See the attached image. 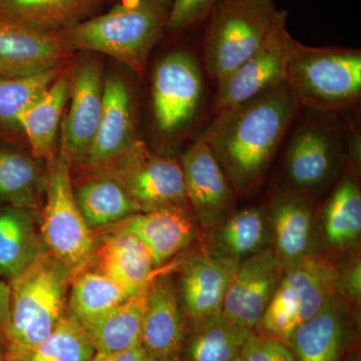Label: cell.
I'll use <instances>...</instances> for the list:
<instances>
[{"label":"cell","mask_w":361,"mask_h":361,"mask_svg":"<svg viewBox=\"0 0 361 361\" xmlns=\"http://www.w3.org/2000/svg\"><path fill=\"white\" fill-rule=\"evenodd\" d=\"M300 106L284 82L216 114L201 139L217 157L237 195L260 184Z\"/></svg>","instance_id":"6da1fadb"},{"label":"cell","mask_w":361,"mask_h":361,"mask_svg":"<svg viewBox=\"0 0 361 361\" xmlns=\"http://www.w3.org/2000/svg\"><path fill=\"white\" fill-rule=\"evenodd\" d=\"M172 0H120L108 13L59 32L73 51L108 54L142 77L161 39Z\"/></svg>","instance_id":"7a4b0ae2"},{"label":"cell","mask_w":361,"mask_h":361,"mask_svg":"<svg viewBox=\"0 0 361 361\" xmlns=\"http://www.w3.org/2000/svg\"><path fill=\"white\" fill-rule=\"evenodd\" d=\"M71 279V271L45 250L9 282L7 355L32 348L51 336L66 314Z\"/></svg>","instance_id":"3957f363"},{"label":"cell","mask_w":361,"mask_h":361,"mask_svg":"<svg viewBox=\"0 0 361 361\" xmlns=\"http://www.w3.org/2000/svg\"><path fill=\"white\" fill-rule=\"evenodd\" d=\"M285 82L308 110L338 113L361 97V51L308 47L292 39Z\"/></svg>","instance_id":"277c9868"},{"label":"cell","mask_w":361,"mask_h":361,"mask_svg":"<svg viewBox=\"0 0 361 361\" xmlns=\"http://www.w3.org/2000/svg\"><path fill=\"white\" fill-rule=\"evenodd\" d=\"M310 111L288 142L276 189L315 197L345 167L346 149L336 114Z\"/></svg>","instance_id":"5b68a950"},{"label":"cell","mask_w":361,"mask_h":361,"mask_svg":"<svg viewBox=\"0 0 361 361\" xmlns=\"http://www.w3.org/2000/svg\"><path fill=\"white\" fill-rule=\"evenodd\" d=\"M280 9L274 0H216L205 33L206 68L220 82L257 51Z\"/></svg>","instance_id":"8992f818"},{"label":"cell","mask_w":361,"mask_h":361,"mask_svg":"<svg viewBox=\"0 0 361 361\" xmlns=\"http://www.w3.org/2000/svg\"><path fill=\"white\" fill-rule=\"evenodd\" d=\"M49 165L40 235L47 251L73 277L90 265L96 249V235L75 202L68 157L59 149Z\"/></svg>","instance_id":"52a82bcc"},{"label":"cell","mask_w":361,"mask_h":361,"mask_svg":"<svg viewBox=\"0 0 361 361\" xmlns=\"http://www.w3.org/2000/svg\"><path fill=\"white\" fill-rule=\"evenodd\" d=\"M92 169L118 180L141 212L190 206L179 161L155 153L141 140H135L113 160Z\"/></svg>","instance_id":"ba28073f"},{"label":"cell","mask_w":361,"mask_h":361,"mask_svg":"<svg viewBox=\"0 0 361 361\" xmlns=\"http://www.w3.org/2000/svg\"><path fill=\"white\" fill-rule=\"evenodd\" d=\"M287 16L286 11H279L269 35L257 51L218 82L215 114L250 101L285 82L293 39L287 30Z\"/></svg>","instance_id":"9c48e42d"},{"label":"cell","mask_w":361,"mask_h":361,"mask_svg":"<svg viewBox=\"0 0 361 361\" xmlns=\"http://www.w3.org/2000/svg\"><path fill=\"white\" fill-rule=\"evenodd\" d=\"M203 97V78L191 52H170L157 63L153 75V108L157 127L172 135L191 125Z\"/></svg>","instance_id":"30bf717a"},{"label":"cell","mask_w":361,"mask_h":361,"mask_svg":"<svg viewBox=\"0 0 361 361\" xmlns=\"http://www.w3.org/2000/svg\"><path fill=\"white\" fill-rule=\"evenodd\" d=\"M188 202L201 234L215 229L237 210V193L217 157L197 140L180 159Z\"/></svg>","instance_id":"8fae6325"},{"label":"cell","mask_w":361,"mask_h":361,"mask_svg":"<svg viewBox=\"0 0 361 361\" xmlns=\"http://www.w3.org/2000/svg\"><path fill=\"white\" fill-rule=\"evenodd\" d=\"M315 197L275 189L266 207L272 248L283 269L303 259L325 255Z\"/></svg>","instance_id":"7c38bea8"},{"label":"cell","mask_w":361,"mask_h":361,"mask_svg":"<svg viewBox=\"0 0 361 361\" xmlns=\"http://www.w3.org/2000/svg\"><path fill=\"white\" fill-rule=\"evenodd\" d=\"M283 275L272 246L244 259L228 285L221 315L241 329L254 331Z\"/></svg>","instance_id":"4fadbf2b"},{"label":"cell","mask_w":361,"mask_h":361,"mask_svg":"<svg viewBox=\"0 0 361 361\" xmlns=\"http://www.w3.org/2000/svg\"><path fill=\"white\" fill-rule=\"evenodd\" d=\"M239 263L202 247L180 263L176 287L191 327L221 315L228 285Z\"/></svg>","instance_id":"5bb4252c"},{"label":"cell","mask_w":361,"mask_h":361,"mask_svg":"<svg viewBox=\"0 0 361 361\" xmlns=\"http://www.w3.org/2000/svg\"><path fill=\"white\" fill-rule=\"evenodd\" d=\"M70 109L63 120L61 151L73 166L84 165L103 111L104 82L96 59L77 63L70 78Z\"/></svg>","instance_id":"9a60e30c"},{"label":"cell","mask_w":361,"mask_h":361,"mask_svg":"<svg viewBox=\"0 0 361 361\" xmlns=\"http://www.w3.org/2000/svg\"><path fill=\"white\" fill-rule=\"evenodd\" d=\"M186 336L176 282L169 273H158L147 291L141 345L158 361H179Z\"/></svg>","instance_id":"2e32d148"},{"label":"cell","mask_w":361,"mask_h":361,"mask_svg":"<svg viewBox=\"0 0 361 361\" xmlns=\"http://www.w3.org/2000/svg\"><path fill=\"white\" fill-rule=\"evenodd\" d=\"M73 52L59 32L0 18V78L25 77L59 68Z\"/></svg>","instance_id":"e0dca14e"},{"label":"cell","mask_w":361,"mask_h":361,"mask_svg":"<svg viewBox=\"0 0 361 361\" xmlns=\"http://www.w3.org/2000/svg\"><path fill=\"white\" fill-rule=\"evenodd\" d=\"M356 310L336 294L299 324L287 345L296 361H341L357 323Z\"/></svg>","instance_id":"ac0fdd59"},{"label":"cell","mask_w":361,"mask_h":361,"mask_svg":"<svg viewBox=\"0 0 361 361\" xmlns=\"http://www.w3.org/2000/svg\"><path fill=\"white\" fill-rule=\"evenodd\" d=\"M111 228L137 237L148 249L157 269L201 236L190 206L164 207L137 213Z\"/></svg>","instance_id":"d6986e66"},{"label":"cell","mask_w":361,"mask_h":361,"mask_svg":"<svg viewBox=\"0 0 361 361\" xmlns=\"http://www.w3.org/2000/svg\"><path fill=\"white\" fill-rule=\"evenodd\" d=\"M94 268L111 278L132 296L146 289L159 271L151 254L134 235L111 228L97 242L92 261Z\"/></svg>","instance_id":"ffe728a7"},{"label":"cell","mask_w":361,"mask_h":361,"mask_svg":"<svg viewBox=\"0 0 361 361\" xmlns=\"http://www.w3.org/2000/svg\"><path fill=\"white\" fill-rule=\"evenodd\" d=\"M132 97L122 78L111 75L104 82L103 111L84 167L103 166L137 140Z\"/></svg>","instance_id":"44dd1931"},{"label":"cell","mask_w":361,"mask_h":361,"mask_svg":"<svg viewBox=\"0 0 361 361\" xmlns=\"http://www.w3.org/2000/svg\"><path fill=\"white\" fill-rule=\"evenodd\" d=\"M360 178L343 173L318 215L323 249L336 254L357 250L361 237Z\"/></svg>","instance_id":"7402d4cb"},{"label":"cell","mask_w":361,"mask_h":361,"mask_svg":"<svg viewBox=\"0 0 361 361\" xmlns=\"http://www.w3.org/2000/svg\"><path fill=\"white\" fill-rule=\"evenodd\" d=\"M199 240L209 253L241 262L272 246L266 209L249 207L236 210L215 229L201 234Z\"/></svg>","instance_id":"603a6c76"},{"label":"cell","mask_w":361,"mask_h":361,"mask_svg":"<svg viewBox=\"0 0 361 361\" xmlns=\"http://www.w3.org/2000/svg\"><path fill=\"white\" fill-rule=\"evenodd\" d=\"M87 179L73 185V195L82 217L92 230L113 227L141 212L125 188L110 175L94 170Z\"/></svg>","instance_id":"cb8c5ba5"},{"label":"cell","mask_w":361,"mask_h":361,"mask_svg":"<svg viewBox=\"0 0 361 361\" xmlns=\"http://www.w3.org/2000/svg\"><path fill=\"white\" fill-rule=\"evenodd\" d=\"M70 92V78L61 75L39 99L18 116L16 125L25 133L37 160L51 163L58 155L59 128Z\"/></svg>","instance_id":"d4e9b609"},{"label":"cell","mask_w":361,"mask_h":361,"mask_svg":"<svg viewBox=\"0 0 361 361\" xmlns=\"http://www.w3.org/2000/svg\"><path fill=\"white\" fill-rule=\"evenodd\" d=\"M45 250L32 210H0V277L11 282Z\"/></svg>","instance_id":"484cf974"},{"label":"cell","mask_w":361,"mask_h":361,"mask_svg":"<svg viewBox=\"0 0 361 361\" xmlns=\"http://www.w3.org/2000/svg\"><path fill=\"white\" fill-rule=\"evenodd\" d=\"M104 0H0V18L59 32L92 18Z\"/></svg>","instance_id":"4316f807"},{"label":"cell","mask_w":361,"mask_h":361,"mask_svg":"<svg viewBox=\"0 0 361 361\" xmlns=\"http://www.w3.org/2000/svg\"><path fill=\"white\" fill-rule=\"evenodd\" d=\"M147 291L148 287L84 325L97 353H118L141 344Z\"/></svg>","instance_id":"83f0119b"},{"label":"cell","mask_w":361,"mask_h":361,"mask_svg":"<svg viewBox=\"0 0 361 361\" xmlns=\"http://www.w3.org/2000/svg\"><path fill=\"white\" fill-rule=\"evenodd\" d=\"M284 277L298 297L301 323L314 315L337 294L338 271L325 255L299 261L284 270Z\"/></svg>","instance_id":"f1b7e54d"},{"label":"cell","mask_w":361,"mask_h":361,"mask_svg":"<svg viewBox=\"0 0 361 361\" xmlns=\"http://www.w3.org/2000/svg\"><path fill=\"white\" fill-rule=\"evenodd\" d=\"M191 329L180 355L185 361H233L252 332L233 324L222 315Z\"/></svg>","instance_id":"f546056e"},{"label":"cell","mask_w":361,"mask_h":361,"mask_svg":"<svg viewBox=\"0 0 361 361\" xmlns=\"http://www.w3.org/2000/svg\"><path fill=\"white\" fill-rule=\"evenodd\" d=\"M96 353L84 325L66 311L51 336L32 348L7 355V361H92Z\"/></svg>","instance_id":"4dcf8cb0"},{"label":"cell","mask_w":361,"mask_h":361,"mask_svg":"<svg viewBox=\"0 0 361 361\" xmlns=\"http://www.w3.org/2000/svg\"><path fill=\"white\" fill-rule=\"evenodd\" d=\"M129 297L111 278L94 268L87 267L71 279L68 311L85 325Z\"/></svg>","instance_id":"1f68e13d"},{"label":"cell","mask_w":361,"mask_h":361,"mask_svg":"<svg viewBox=\"0 0 361 361\" xmlns=\"http://www.w3.org/2000/svg\"><path fill=\"white\" fill-rule=\"evenodd\" d=\"M45 180L33 159L18 152L0 151V201L33 211L39 206Z\"/></svg>","instance_id":"d6a6232c"},{"label":"cell","mask_w":361,"mask_h":361,"mask_svg":"<svg viewBox=\"0 0 361 361\" xmlns=\"http://www.w3.org/2000/svg\"><path fill=\"white\" fill-rule=\"evenodd\" d=\"M61 71L59 66L25 77L0 78V123L16 125L18 116L49 89Z\"/></svg>","instance_id":"836d02e7"},{"label":"cell","mask_w":361,"mask_h":361,"mask_svg":"<svg viewBox=\"0 0 361 361\" xmlns=\"http://www.w3.org/2000/svg\"><path fill=\"white\" fill-rule=\"evenodd\" d=\"M300 323L298 297L283 275L254 332L272 337L288 345Z\"/></svg>","instance_id":"e575fe53"},{"label":"cell","mask_w":361,"mask_h":361,"mask_svg":"<svg viewBox=\"0 0 361 361\" xmlns=\"http://www.w3.org/2000/svg\"><path fill=\"white\" fill-rule=\"evenodd\" d=\"M240 355L245 361H296L283 342L252 331L242 346Z\"/></svg>","instance_id":"d590c367"},{"label":"cell","mask_w":361,"mask_h":361,"mask_svg":"<svg viewBox=\"0 0 361 361\" xmlns=\"http://www.w3.org/2000/svg\"><path fill=\"white\" fill-rule=\"evenodd\" d=\"M216 0H172L167 23L168 32L187 30L206 20Z\"/></svg>","instance_id":"8d00e7d4"},{"label":"cell","mask_w":361,"mask_h":361,"mask_svg":"<svg viewBox=\"0 0 361 361\" xmlns=\"http://www.w3.org/2000/svg\"><path fill=\"white\" fill-rule=\"evenodd\" d=\"M338 271V283L337 294L344 300L355 306L360 307L361 303V260L360 250L349 253V258L342 267L336 265Z\"/></svg>","instance_id":"74e56055"},{"label":"cell","mask_w":361,"mask_h":361,"mask_svg":"<svg viewBox=\"0 0 361 361\" xmlns=\"http://www.w3.org/2000/svg\"><path fill=\"white\" fill-rule=\"evenodd\" d=\"M92 361H158L149 355L141 344L114 353H96Z\"/></svg>","instance_id":"f35d334b"},{"label":"cell","mask_w":361,"mask_h":361,"mask_svg":"<svg viewBox=\"0 0 361 361\" xmlns=\"http://www.w3.org/2000/svg\"><path fill=\"white\" fill-rule=\"evenodd\" d=\"M360 130H355L348 135L346 149V170L351 174L360 177L361 141Z\"/></svg>","instance_id":"ab89813d"},{"label":"cell","mask_w":361,"mask_h":361,"mask_svg":"<svg viewBox=\"0 0 361 361\" xmlns=\"http://www.w3.org/2000/svg\"><path fill=\"white\" fill-rule=\"evenodd\" d=\"M11 306V286L0 279V341H4Z\"/></svg>","instance_id":"60d3db41"},{"label":"cell","mask_w":361,"mask_h":361,"mask_svg":"<svg viewBox=\"0 0 361 361\" xmlns=\"http://www.w3.org/2000/svg\"><path fill=\"white\" fill-rule=\"evenodd\" d=\"M344 361H360V355L357 351H353L350 355L346 356L345 360Z\"/></svg>","instance_id":"b9f144b4"},{"label":"cell","mask_w":361,"mask_h":361,"mask_svg":"<svg viewBox=\"0 0 361 361\" xmlns=\"http://www.w3.org/2000/svg\"><path fill=\"white\" fill-rule=\"evenodd\" d=\"M233 361H245V360H244V358L239 355L238 356H237V357H235L234 360H233Z\"/></svg>","instance_id":"7bdbcfd3"},{"label":"cell","mask_w":361,"mask_h":361,"mask_svg":"<svg viewBox=\"0 0 361 361\" xmlns=\"http://www.w3.org/2000/svg\"><path fill=\"white\" fill-rule=\"evenodd\" d=\"M104 1L114 2V1H118V0H104Z\"/></svg>","instance_id":"ee69618b"},{"label":"cell","mask_w":361,"mask_h":361,"mask_svg":"<svg viewBox=\"0 0 361 361\" xmlns=\"http://www.w3.org/2000/svg\"><path fill=\"white\" fill-rule=\"evenodd\" d=\"M0 361H2L1 355H0Z\"/></svg>","instance_id":"f6af8a7d"}]
</instances>
